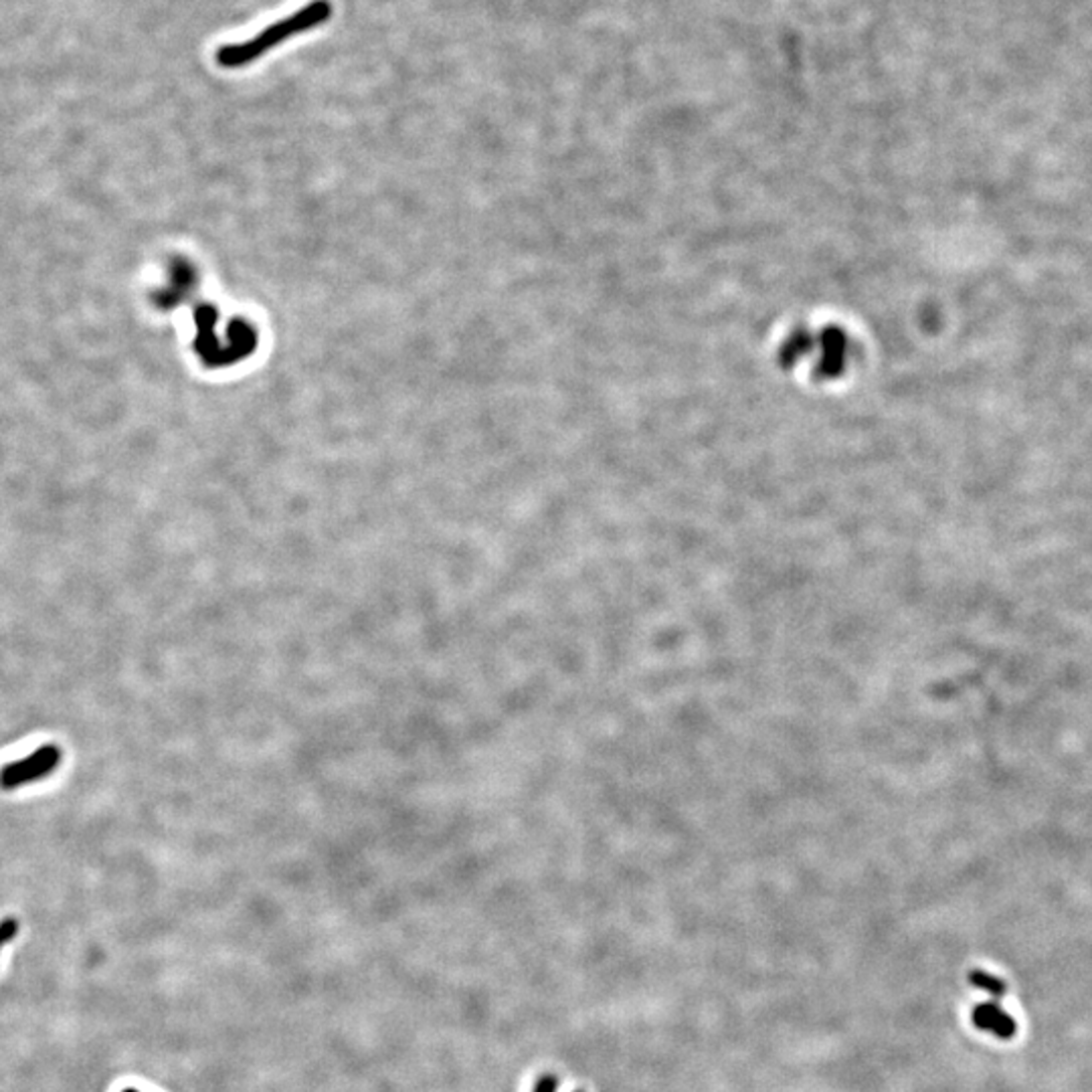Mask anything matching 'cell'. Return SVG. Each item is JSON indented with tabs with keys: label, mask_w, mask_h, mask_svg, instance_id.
Instances as JSON below:
<instances>
[{
	"label": "cell",
	"mask_w": 1092,
	"mask_h": 1092,
	"mask_svg": "<svg viewBox=\"0 0 1092 1092\" xmlns=\"http://www.w3.org/2000/svg\"><path fill=\"white\" fill-rule=\"evenodd\" d=\"M856 357L852 338L842 328L824 326L810 330H795L781 347V365L797 367L808 363L816 379L842 377Z\"/></svg>",
	"instance_id": "cell-1"
},
{
	"label": "cell",
	"mask_w": 1092,
	"mask_h": 1092,
	"mask_svg": "<svg viewBox=\"0 0 1092 1092\" xmlns=\"http://www.w3.org/2000/svg\"><path fill=\"white\" fill-rule=\"evenodd\" d=\"M330 17H332V5L328 3V0H314V3L306 5L304 9L294 13L292 17L281 19V21L269 25L265 31H261L253 39H249L245 43L221 47L219 53H217V62H219L221 68H229V70H237V68L249 66L255 60H259V57L265 51L273 49L275 45L283 43L285 39L316 29L318 25L326 23Z\"/></svg>",
	"instance_id": "cell-2"
},
{
	"label": "cell",
	"mask_w": 1092,
	"mask_h": 1092,
	"mask_svg": "<svg viewBox=\"0 0 1092 1092\" xmlns=\"http://www.w3.org/2000/svg\"><path fill=\"white\" fill-rule=\"evenodd\" d=\"M60 757H62V753H60V749H57V746H53V744L41 746L39 751H35L27 759L7 765L5 771L0 773V783H3V787H17V785H23L27 781L41 779V777H45L47 773H51L55 769V765L60 763Z\"/></svg>",
	"instance_id": "cell-3"
},
{
	"label": "cell",
	"mask_w": 1092,
	"mask_h": 1092,
	"mask_svg": "<svg viewBox=\"0 0 1092 1092\" xmlns=\"http://www.w3.org/2000/svg\"><path fill=\"white\" fill-rule=\"evenodd\" d=\"M971 1019H973L977 1029L990 1031L1000 1040H1012L1015 1036V1031H1017L1015 1019L994 1002H986V1004L977 1006L971 1014Z\"/></svg>",
	"instance_id": "cell-4"
},
{
	"label": "cell",
	"mask_w": 1092,
	"mask_h": 1092,
	"mask_svg": "<svg viewBox=\"0 0 1092 1092\" xmlns=\"http://www.w3.org/2000/svg\"><path fill=\"white\" fill-rule=\"evenodd\" d=\"M969 984L975 986L977 990L988 992L994 998H1004L1006 992H1008V986H1006L1004 980H1000V977H996L992 973H986L982 969H975V971L969 973Z\"/></svg>",
	"instance_id": "cell-5"
},
{
	"label": "cell",
	"mask_w": 1092,
	"mask_h": 1092,
	"mask_svg": "<svg viewBox=\"0 0 1092 1092\" xmlns=\"http://www.w3.org/2000/svg\"><path fill=\"white\" fill-rule=\"evenodd\" d=\"M558 1080L554 1074H543L537 1084L533 1086V1092H556Z\"/></svg>",
	"instance_id": "cell-6"
},
{
	"label": "cell",
	"mask_w": 1092,
	"mask_h": 1092,
	"mask_svg": "<svg viewBox=\"0 0 1092 1092\" xmlns=\"http://www.w3.org/2000/svg\"><path fill=\"white\" fill-rule=\"evenodd\" d=\"M17 921H13V918H9V921H5L3 925H0V947H3L7 941H11L15 935H17Z\"/></svg>",
	"instance_id": "cell-7"
},
{
	"label": "cell",
	"mask_w": 1092,
	"mask_h": 1092,
	"mask_svg": "<svg viewBox=\"0 0 1092 1092\" xmlns=\"http://www.w3.org/2000/svg\"><path fill=\"white\" fill-rule=\"evenodd\" d=\"M577 1092H583V1090H577Z\"/></svg>",
	"instance_id": "cell-8"
}]
</instances>
